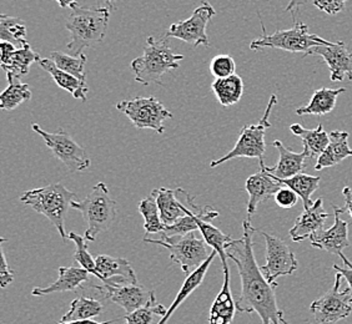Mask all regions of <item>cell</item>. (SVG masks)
Here are the masks:
<instances>
[{
    "mask_svg": "<svg viewBox=\"0 0 352 324\" xmlns=\"http://www.w3.org/2000/svg\"><path fill=\"white\" fill-rule=\"evenodd\" d=\"M244 233L240 240H234L228 247V258L236 264L241 278V294L236 299L237 312L258 313L263 324H287L284 312L278 305L275 294L276 286L269 284L256 262L254 255L252 237L256 230L251 221L243 224Z\"/></svg>",
    "mask_w": 352,
    "mask_h": 324,
    "instance_id": "obj_1",
    "label": "cell"
},
{
    "mask_svg": "<svg viewBox=\"0 0 352 324\" xmlns=\"http://www.w3.org/2000/svg\"><path fill=\"white\" fill-rule=\"evenodd\" d=\"M111 9L109 7L82 8L74 3L70 7V14L65 27L72 35L68 49L70 54H82L85 47H96L100 44L108 30Z\"/></svg>",
    "mask_w": 352,
    "mask_h": 324,
    "instance_id": "obj_2",
    "label": "cell"
},
{
    "mask_svg": "<svg viewBox=\"0 0 352 324\" xmlns=\"http://www.w3.org/2000/svg\"><path fill=\"white\" fill-rule=\"evenodd\" d=\"M184 55L175 54L166 40H156L149 36L142 56L131 61L130 69L135 75L136 82L142 85H163L164 75L179 68Z\"/></svg>",
    "mask_w": 352,
    "mask_h": 324,
    "instance_id": "obj_3",
    "label": "cell"
},
{
    "mask_svg": "<svg viewBox=\"0 0 352 324\" xmlns=\"http://www.w3.org/2000/svg\"><path fill=\"white\" fill-rule=\"evenodd\" d=\"M76 198L78 195L69 191L64 185L53 183L24 192L21 196V202L47 217L54 224L63 241H67L68 233L65 232V217Z\"/></svg>",
    "mask_w": 352,
    "mask_h": 324,
    "instance_id": "obj_4",
    "label": "cell"
},
{
    "mask_svg": "<svg viewBox=\"0 0 352 324\" xmlns=\"http://www.w3.org/2000/svg\"><path fill=\"white\" fill-rule=\"evenodd\" d=\"M72 209L82 213L88 229L84 233L87 241L94 242L102 232L108 231L118 215L116 202L110 197L108 186L104 183L95 185L82 201H74Z\"/></svg>",
    "mask_w": 352,
    "mask_h": 324,
    "instance_id": "obj_5",
    "label": "cell"
},
{
    "mask_svg": "<svg viewBox=\"0 0 352 324\" xmlns=\"http://www.w3.org/2000/svg\"><path fill=\"white\" fill-rule=\"evenodd\" d=\"M263 35L251 41V50H261L265 47L280 49L289 53H304V56L312 47L318 45H330L332 43L320 38L318 35L311 34L309 25L304 23H295L294 27L286 30H278L272 34H266L263 27Z\"/></svg>",
    "mask_w": 352,
    "mask_h": 324,
    "instance_id": "obj_6",
    "label": "cell"
},
{
    "mask_svg": "<svg viewBox=\"0 0 352 324\" xmlns=\"http://www.w3.org/2000/svg\"><path fill=\"white\" fill-rule=\"evenodd\" d=\"M278 97L276 95H271L269 104L265 110V114L261 120L256 125H244L239 140H237L234 149L231 150L228 155L223 156L219 160L211 161L210 167H217L223 165L225 162L230 161L232 159H239V157H248V159H258V161H264L265 151H266V143H265V132L266 130L270 128L271 124L269 121V117L271 115L272 108L276 105Z\"/></svg>",
    "mask_w": 352,
    "mask_h": 324,
    "instance_id": "obj_7",
    "label": "cell"
},
{
    "mask_svg": "<svg viewBox=\"0 0 352 324\" xmlns=\"http://www.w3.org/2000/svg\"><path fill=\"white\" fill-rule=\"evenodd\" d=\"M144 243L160 244L169 251L171 262L179 264L185 275L189 276L197 270L201 264L210 257L206 248V242L204 238H197L195 232L188 233L185 236L170 237L151 240L144 238Z\"/></svg>",
    "mask_w": 352,
    "mask_h": 324,
    "instance_id": "obj_8",
    "label": "cell"
},
{
    "mask_svg": "<svg viewBox=\"0 0 352 324\" xmlns=\"http://www.w3.org/2000/svg\"><path fill=\"white\" fill-rule=\"evenodd\" d=\"M32 128L41 135L53 155L67 166L70 174L82 172L90 167L91 160L88 152L64 128H59L56 132L52 134L44 131L38 124H33Z\"/></svg>",
    "mask_w": 352,
    "mask_h": 324,
    "instance_id": "obj_9",
    "label": "cell"
},
{
    "mask_svg": "<svg viewBox=\"0 0 352 324\" xmlns=\"http://www.w3.org/2000/svg\"><path fill=\"white\" fill-rule=\"evenodd\" d=\"M116 108L126 116L136 128H151L159 135L165 132L164 121L174 117L171 111L164 108L163 102L154 96H138L133 100H124L116 104Z\"/></svg>",
    "mask_w": 352,
    "mask_h": 324,
    "instance_id": "obj_10",
    "label": "cell"
},
{
    "mask_svg": "<svg viewBox=\"0 0 352 324\" xmlns=\"http://www.w3.org/2000/svg\"><path fill=\"white\" fill-rule=\"evenodd\" d=\"M215 15L217 12L210 3L203 0L189 19L171 24L166 32V36L183 40L192 47L199 45L209 47L210 41L206 34V27Z\"/></svg>",
    "mask_w": 352,
    "mask_h": 324,
    "instance_id": "obj_11",
    "label": "cell"
},
{
    "mask_svg": "<svg viewBox=\"0 0 352 324\" xmlns=\"http://www.w3.org/2000/svg\"><path fill=\"white\" fill-rule=\"evenodd\" d=\"M342 276L338 273L330 290L312 302L310 312L318 324H336L350 316L352 303L346 290H341Z\"/></svg>",
    "mask_w": 352,
    "mask_h": 324,
    "instance_id": "obj_12",
    "label": "cell"
},
{
    "mask_svg": "<svg viewBox=\"0 0 352 324\" xmlns=\"http://www.w3.org/2000/svg\"><path fill=\"white\" fill-rule=\"evenodd\" d=\"M266 242V264L260 267L267 282L278 287L276 279L292 276L298 270V262L292 248L278 237L261 232Z\"/></svg>",
    "mask_w": 352,
    "mask_h": 324,
    "instance_id": "obj_13",
    "label": "cell"
},
{
    "mask_svg": "<svg viewBox=\"0 0 352 324\" xmlns=\"http://www.w3.org/2000/svg\"><path fill=\"white\" fill-rule=\"evenodd\" d=\"M335 211V222L329 230H322L312 235L311 246L315 248L326 251L330 255L339 256L347 268H352V264L344 255V250L350 246L349 240V223L341 218V215L346 212V207L333 206Z\"/></svg>",
    "mask_w": 352,
    "mask_h": 324,
    "instance_id": "obj_14",
    "label": "cell"
},
{
    "mask_svg": "<svg viewBox=\"0 0 352 324\" xmlns=\"http://www.w3.org/2000/svg\"><path fill=\"white\" fill-rule=\"evenodd\" d=\"M102 292L104 297L120 305L126 313H133L149 303L155 297L154 290H145L139 284H102V288L96 287Z\"/></svg>",
    "mask_w": 352,
    "mask_h": 324,
    "instance_id": "obj_15",
    "label": "cell"
},
{
    "mask_svg": "<svg viewBox=\"0 0 352 324\" xmlns=\"http://www.w3.org/2000/svg\"><path fill=\"white\" fill-rule=\"evenodd\" d=\"M307 55L321 56L325 60L331 81H342L346 75L352 80V53L344 41L312 47Z\"/></svg>",
    "mask_w": 352,
    "mask_h": 324,
    "instance_id": "obj_16",
    "label": "cell"
},
{
    "mask_svg": "<svg viewBox=\"0 0 352 324\" xmlns=\"http://www.w3.org/2000/svg\"><path fill=\"white\" fill-rule=\"evenodd\" d=\"M265 162H260V171L255 175L250 176L246 183L245 189L249 194L248 202V220L251 221V217L256 212L258 205L278 194L283 189V185L271 177L270 174L265 170Z\"/></svg>",
    "mask_w": 352,
    "mask_h": 324,
    "instance_id": "obj_17",
    "label": "cell"
},
{
    "mask_svg": "<svg viewBox=\"0 0 352 324\" xmlns=\"http://www.w3.org/2000/svg\"><path fill=\"white\" fill-rule=\"evenodd\" d=\"M98 279L107 284H138L135 272L128 259L99 255L95 258Z\"/></svg>",
    "mask_w": 352,
    "mask_h": 324,
    "instance_id": "obj_18",
    "label": "cell"
},
{
    "mask_svg": "<svg viewBox=\"0 0 352 324\" xmlns=\"http://www.w3.org/2000/svg\"><path fill=\"white\" fill-rule=\"evenodd\" d=\"M327 217L329 215L324 209V200L320 197L309 209L301 212L289 232L290 238L294 242H302L310 238L312 235L324 230Z\"/></svg>",
    "mask_w": 352,
    "mask_h": 324,
    "instance_id": "obj_19",
    "label": "cell"
},
{
    "mask_svg": "<svg viewBox=\"0 0 352 324\" xmlns=\"http://www.w3.org/2000/svg\"><path fill=\"white\" fill-rule=\"evenodd\" d=\"M272 145L278 151V163L274 167H267L266 165H264V167L275 180H286L301 174L302 170H305L307 166L306 160L311 159L309 150L305 148L301 152L296 154L285 148L284 143L278 140H275Z\"/></svg>",
    "mask_w": 352,
    "mask_h": 324,
    "instance_id": "obj_20",
    "label": "cell"
},
{
    "mask_svg": "<svg viewBox=\"0 0 352 324\" xmlns=\"http://www.w3.org/2000/svg\"><path fill=\"white\" fill-rule=\"evenodd\" d=\"M217 216H219V212L217 209L206 206V211L204 212L203 215L197 216V221L199 224V231L201 232L205 242L220 256L221 264H223V270H226V268H229L226 250L234 240L230 236L225 235L223 231L217 229L214 224H211V221L214 218H217Z\"/></svg>",
    "mask_w": 352,
    "mask_h": 324,
    "instance_id": "obj_21",
    "label": "cell"
},
{
    "mask_svg": "<svg viewBox=\"0 0 352 324\" xmlns=\"http://www.w3.org/2000/svg\"><path fill=\"white\" fill-rule=\"evenodd\" d=\"M236 301L232 297L230 286V270H223V288L211 305L208 324H231L236 313Z\"/></svg>",
    "mask_w": 352,
    "mask_h": 324,
    "instance_id": "obj_22",
    "label": "cell"
},
{
    "mask_svg": "<svg viewBox=\"0 0 352 324\" xmlns=\"http://www.w3.org/2000/svg\"><path fill=\"white\" fill-rule=\"evenodd\" d=\"M59 277L54 284L47 286L45 288H34L32 294L33 296H47L61 292H69V290H76L82 287V284L88 282L89 272L84 270L82 267H59Z\"/></svg>",
    "mask_w": 352,
    "mask_h": 324,
    "instance_id": "obj_23",
    "label": "cell"
},
{
    "mask_svg": "<svg viewBox=\"0 0 352 324\" xmlns=\"http://www.w3.org/2000/svg\"><path fill=\"white\" fill-rule=\"evenodd\" d=\"M349 132L346 131H332L330 134V143L325 151L318 156L315 170L326 169L336 166L347 157L352 156V150L349 146Z\"/></svg>",
    "mask_w": 352,
    "mask_h": 324,
    "instance_id": "obj_24",
    "label": "cell"
},
{
    "mask_svg": "<svg viewBox=\"0 0 352 324\" xmlns=\"http://www.w3.org/2000/svg\"><path fill=\"white\" fill-rule=\"evenodd\" d=\"M39 67L44 69L49 74L52 75V78L54 79L56 85L60 89L67 90L68 93L73 95L75 99L87 102L88 99L89 89L87 86V82L76 79L73 75L68 74L65 71H63L60 69L55 65L54 61L52 59H41L39 60Z\"/></svg>",
    "mask_w": 352,
    "mask_h": 324,
    "instance_id": "obj_25",
    "label": "cell"
},
{
    "mask_svg": "<svg viewBox=\"0 0 352 324\" xmlns=\"http://www.w3.org/2000/svg\"><path fill=\"white\" fill-rule=\"evenodd\" d=\"M41 56L28 44L23 49H16L6 62H1V69L7 74L8 82H14L25 76L33 62H39Z\"/></svg>",
    "mask_w": 352,
    "mask_h": 324,
    "instance_id": "obj_26",
    "label": "cell"
},
{
    "mask_svg": "<svg viewBox=\"0 0 352 324\" xmlns=\"http://www.w3.org/2000/svg\"><path fill=\"white\" fill-rule=\"evenodd\" d=\"M346 93L345 88L329 89L321 88L316 90L311 96L310 102L296 110L298 116L302 115H326L331 113L336 106L339 95Z\"/></svg>",
    "mask_w": 352,
    "mask_h": 324,
    "instance_id": "obj_27",
    "label": "cell"
},
{
    "mask_svg": "<svg viewBox=\"0 0 352 324\" xmlns=\"http://www.w3.org/2000/svg\"><path fill=\"white\" fill-rule=\"evenodd\" d=\"M217 253L215 251L212 250V252L210 253V257L204 262L197 270H194L192 273H190L189 276L186 277L185 279V282H184L183 286H182V288L179 290V293H177V296H176L175 301L173 302V304L170 305L169 308H168V313H166V316L163 318V319H160L157 324H166L168 323V321H169L170 317L173 316V313L179 308V305L183 303L184 301L186 299V298L189 297L190 294L194 292V290H197V287L200 286V284H203L204 278L206 276V272L209 270V267H210L211 262L214 261V258L217 256Z\"/></svg>",
    "mask_w": 352,
    "mask_h": 324,
    "instance_id": "obj_28",
    "label": "cell"
},
{
    "mask_svg": "<svg viewBox=\"0 0 352 324\" xmlns=\"http://www.w3.org/2000/svg\"><path fill=\"white\" fill-rule=\"evenodd\" d=\"M156 198L160 211V217L165 226L175 223L177 220L185 216L184 205L177 200V189H155L151 192Z\"/></svg>",
    "mask_w": 352,
    "mask_h": 324,
    "instance_id": "obj_29",
    "label": "cell"
},
{
    "mask_svg": "<svg viewBox=\"0 0 352 324\" xmlns=\"http://www.w3.org/2000/svg\"><path fill=\"white\" fill-rule=\"evenodd\" d=\"M290 131L304 141V148L309 150L311 159L321 155L330 143V134H327L322 124H318L316 128H305L300 124H292Z\"/></svg>",
    "mask_w": 352,
    "mask_h": 324,
    "instance_id": "obj_30",
    "label": "cell"
},
{
    "mask_svg": "<svg viewBox=\"0 0 352 324\" xmlns=\"http://www.w3.org/2000/svg\"><path fill=\"white\" fill-rule=\"evenodd\" d=\"M211 90L217 96V102L228 108L241 100L244 94V81L236 74L225 79H217L211 84Z\"/></svg>",
    "mask_w": 352,
    "mask_h": 324,
    "instance_id": "obj_31",
    "label": "cell"
},
{
    "mask_svg": "<svg viewBox=\"0 0 352 324\" xmlns=\"http://www.w3.org/2000/svg\"><path fill=\"white\" fill-rule=\"evenodd\" d=\"M275 180V178H274ZM283 186L292 189L294 192L298 194V197L302 200L304 209H309L311 206V195L318 189L321 177L320 176L307 175V174H298V175L286 178V180H276Z\"/></svg>",
    "mask_w": 352,
    "mask_h": 324,
    "instance_id": "obj_32",
    "label": "cell"
},
{
    "mask_svg": "<svg viewBox=\"0 0 352 324\" xmlns=\"http://www.w3.org/2000/svg\"><path fill=\"white\" fill-rule=\"evenodd\" d=\"M0 40L12 43L14 47L23 49L29 44L27 39L25 21L19 18L9 16L7 14L0 15Z\"/></svg>",
    "mask_w": 352,
    "mask_h": 324,
    "instance_id": "obj_33",
    "label": "cell"
},
{
    "mask_svg": "<svg viewBox=\"0 0 352 324\" xmlns=\"http://www.w3.org/2000/svg\"><path fill=\"white\" fill-rule=\"evenodd\" d=\"M104 311L102 302L95 298L82 297L76 298L70 303L69 310L63 318L61 322H75V321H85L98 317Z\"/></svg>",
    "mask_w": 352,
    "mask_h": 324,
    "instance_id": "obj_34",
    "label": "cell"
},
{
    "mask_svg": "<svg viewBox=\"0 0 352 324\" xmlns=\"http://www.w3.org/2000/svg\"><path fill=\"white\" fill-rule=\"evenodd\" d=\"M139 212L142 213L144 221H145L144 229H145L146 236L155 235V233H159V235L163 233L166 226L162 221L159 206H157L155 196L153 194L139 202Z\"/></svg>",
    "mask_w": 352,
    "mask_h": 324,
    "instance_id": "obj_35",
    "label": "cell"
},
{
    "mask_svg": "<svg viewBox=\"0 0 352 324\" xmlns=\"http://www.w3.org/2000/svg\"><path fill=\"white\" fill-rule=\"evenodd\" d=\"M50 59L54 61L55 65L63 71L73 75L76 79L84 81V82L87 80L85 65H87L88 58L84 53L78 56H73V55L65 54L61 51H53L50 54Z\"/></svg>",
    "mask_w": 352,
    "mask_h": 324,
    "instance_id": "obj_36",
    "label": "cell"
},
{
    "mask_svg": "<svg viewBox=\"0 0 352 324\" xmlns=\"http://www.w3.org/2000/svg\"><path fill=\"white\" fill-rule=\"evenodd\" d=\"M29 100H32V90L29 85L14 81L0 95V108L10 111Z\"/></svg>",
    "mask_w": 352,
    "mask_h": 324,
    "instance_id": "obj_37",
    "label": "cell"
},
{
    "mask_svg": "<svg viewBox=\"0 0 352 324\" xmlns=\"http://www.w3.org/2000/svg\"><path fill=\"white\" fill-rule=\"evenodd\" d=\"M168 313V310L163 304L156 301V297L153 298L149 303L144 305L142 308L136 310L133 313H126L124 317L125 324H153L154 318L160 317L163 319Z\"/></svg>",
    "mask_w": 352,
    "mask_h": 324,
    "instance_id": "obj_38",
    "label": "cell"
},
{
    "mask_svg": "<svg viewBox=\"0 0 352 324\" xmlns=\"http://www.w3.org/2000/svg\"><path fill=\"white\" fill-rule=\"evenodd\" d=\"M68 238L72 240L76 246L74 253L75 261L80 264L84 270H88L90 275H94L95 277H98L95 258H93V256L89 253L88 244H87L85 237L76 235L75 232H69Z\"/></svg>",
    "mask_w": 352,
    "mask_h": 324,
    "instance_id": "obj_39",
    "label": "cell"
},
{
    "mask_svg": "<svg viewBox=\"0 0 352 324\" xmlns=\"http://www.w3.org/2000/svg\"><path fill=\"white\" fill-rule=\"evenodd\" d=\"M211 74L217 79H225L235 75L236 64L230 55H217L210 62Z\"/></svg>",
    "mask_w": 352,
    "mask_h": 324,
    "instance_id": "obj_40",
    "label": "cell"
},
{
    "mask_svg": "<svg viewBox=\"0 0 352 324\" xmlns=\"http://www.w3.org/2000/svg\"><path fill=\"white\" fill-rule=\"evenodd\" d=\"M7 240L6 238H1L0 240V286L1 288H6L7 286L13 282L14 276H15V272L13 270L9 268L7 262V257H6V252H4V246L3 243L6 242Z\"/></svg>",
    "mask_w": 352,
    "mask_h": 324,
    "instance_id": "obj_41",
    "label": "cell"
},
{
    "mask_svg": "<svg viewBox=\"0 0 352 324\" xmlns=\"http://www.w3.org/2000/svg\"><path fill=\"white\" fill-rule=\"evenodd\" d=\"M346 1L347 0H312L314 5L318 8V10L329 15L341 13L345 9Z\"/></svg>",
    "mask_w": 352,
    "mask_h": 324,
    "instance_id": "obj_42",
    "label": "cell"
},
{
    "mask_svg": "<svg viewBox=\"0 0 352 324\" xmlns=\"http://www.w3.org/2000/svg\"><path fill=\"white\" fill-rule=\"evenodd\" d=\"M298 201V195L296 192H294L292 189L286 187V189H280L278 194L275 195V202L278 203L281 209H292Z\"/></svg>",
    "mask_w": 352,
    "mask_h": 324,
    "instance_id": "obj_43",
    "label": "cell"
},
{
    "mask_svg": "<svg viewBox=\"0 0 352 324\" xmlns=\"http://www.w3.org/2000/svg\"><path fill=\"white\" fill-rule=\"evenodd\" d=\"M333 270L345 278L346 282H347V288H345V290L352 303V268H342L338 264H333Z\"/></svg>",
    "mask_w": 352,
    "mask_h": 324,
    "instance_id": "obj_44",
    "label": "cell"
},
{
    "mask_svg": "<svg viewBox=\"0 0 352 324\" xmlns=\"http://www.w3.org/2000/svg\"><path fill=\"white\" fill-rule=\"evenodd\" d=\"M15 50H16V47H14L12 43L1 41L0 43V64L6 62Z\"/></svg>",
    "mask_w": 352,
    "mask_h": 324,
    "instance_id": "obj_45",
    "label": "cell"
},
{
    "mask_svg": "<svg viewBox=\"0 0 352 324\" xmlns=\"http://www.w3.org/2000/svg\"><path fill=\"white\" fill-rule=\"evenodd\" d=\"M307 1L309 0H290V3L287 4L285 12H292V14H296L300 8L304 7V5L307 4Z\"/></svg>",
    "mask_w": 352,
    "mask_h": 324,
    "instance_id": "obj_46",
    "label": "cell"
},
{
    "mask_svg": "<svg viewBox=\"0 0 352 324\" xmlns=\"http://www.w3.org/2000/svg\"><path fill=\"white\" fill-rule=\"evenodd\" d=\"M342 196L345 197L346 211H349L352 218V191L349 186H345L342 189Z\"/></svg>",
    "mask_w": 352,
    "mask_h": 324,
    "instance_id": "obj_47",
    "label": "cell"
},
{
    "mask_svg": "<svg viewBox=\"0 0 352 324\" xmlns=\"http://www.w3.org/2000/svg\"><path fill=\"white\" fill-rule=\"evenodd\" d=\"M116 321H118V319L107 321V322L99 323V322H95V321H91V319H85V321H75V322H56L55 324H113L114 322H116Z\"/></svg>",
    "mask_w": 352,
    "mask_h": 324,
    "instance_id": "obj_48",
    "label": "cell"
},
{
    "mask_svg": "<svg viewBox=\"0 0 352 324\" xmlns=\"http://www.w3.org/2000/svg\"><path fill=\"white\" fill-rule=\"evenodd\" d=\"M60 8H70L75 3V0H56Z\"/></svg>",
    "mask_w": 352,
    "mask_h": 324,
    "instance_id": "obj_49",
    "label": "cell"
},
{
    "mask_svg": "<svg viewBox=\"0 0 352 324\" xmlns=\"http://www.w3.org/2000/svg\"><path fill=\"white\" fill-rule=\"evenodd\" d=\"M102 1H105V4H107V7L110 8V9H111V10H113V9H114V7H113V5H114V3H116V0H102Z\"/></svg>",
    "mask_w": 352,
    "mask_h": 324,
    "instance_id": "obj_50",
    "label": "cell"
}]
</instances>
